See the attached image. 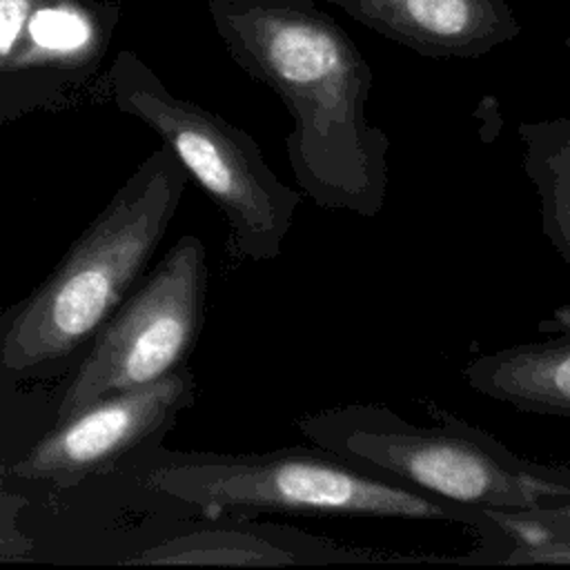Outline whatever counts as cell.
I'll return each mask as SVG.
<instances>
[{
  "mask_svg": "<svg viewBox=\"0 0 570 570\" xmlns=\"http://www.w3.org/2000/svg\"><path fill=\"white\" fill-rule=\"evenodd\" d=\"M234 62L269 87L292 116L287 163L321 209L363 218L387 196L390 138L367 120L372 67L314 0H209Z\"/></svg>",
  "mask_w": 570,
  "mask_h": 570,
  "instance_id": "cell-1",
  "label": "cell"
},
{
  "mask_svg": "<svg viewBox=\"0 0 570 570\" xmlns=\"http://www.w3.org/2000/svg\"><path fill=\"white\" fill-rule=\"evenodd\" d=\"M140 483L205 517H374L452 523L479 539V563H501L503 530L485 510L407 488L309 441L256 454H176Z\"/></svg>",
  "mask_w": 570,
  "mask_h": 570,
  "instance_id": "cell-2",
  "label": "cell"
},
{
  "mask_svg": "<svg viewBox=\"0 0 570 570\" xmlns=\"http://www.w3.org/2000/svg\"><path fill=\"white\" fill-rule=\"evenodd\" d=\"M185 183L187 171L165 145L138 167L11 316L0 336L4 372H36L96 336L163 240Z\"/></svg>",
  "mask_w": 570,
  "mask_h": 570,
  "instance_id": "cell-3",
  "label": "cell"
},
{
  "mask_svg": "<svg viewBox=\"0 0 570 570\" xmlns=\"http://www.w3.org/2000/svg\"><path fill=\"white\" fill-rule=\"evenodd\" d=\"M416 425L387 405L350 403L296 419L298 432L407 488L476 510L570 508V470L525 461L445 410Z\"/></svg>",
  "mask_w": 570,
  "mask_h": 570,
  "instance_id": "cell-4",
  "label": "cell"
},
{
  "mask_svg": "<svg viewBox=\"0 0 570 570\" xmlns=\"http://www.w3.org/2000/svg\"><path fill=\"white\" fill-rule=\"evenodd\" d=\"M109 85L116 105L149 125L223 212L234 254L276 258L301 194L272 171L258 142L218 114L169 94L131 51L116 56Z\"/></svg>",
  "mask_w": 570,
  "mask_h": 570,
  "instance_id": "cell-5",
  "label": "cell"
},
{
  "mask_svg": "<svg viewBox=\"0 0 570 570\" xmlns=\"http://www.w3.org/2000/svg\"><path fill=\"white\" fill-rule=\"evenodd\" d=\"M205 294V245L183 236L96 332L89 356L62 394L56 423L178 370L200 332Z\"/></svg>",
  "mask_w": 570,
  "mask_h": 570,
  "instance_id": "cell-6",
  "label": "cell"
},
{
  "mask_svg": "<svg viewBox=\"0 0 570 570\" xmlns=\"http://www.w3.org/2000/svg\"><path fill=\"white\" fill-rule=\"evenodd\" d=\"M194 396V376L183 365L149 385L105 396L56 423L13 465V474L24 481L78 483L163 434Z\"/></svg>",
  "mask_w": 570,
  "mask_h": 570,
  "instance_id": "cell-7",
  "label": "cell"
},
{
  "mask_svg": "<svg viewBox=\"0 0 570 570\" xmlns=\"http://www.w3.org/2000/svg\"><path fill=\"white\" fill-rule=\"evenodd\" d=\"M356 22L428 58H479L514 40L505 0H327Z\"/></svg>",
  "mask_w": 570,
  "mask_h": 570,
  "instance_id": "cell-8",
  "label": "cell"
},
{
  "mask_svg": "<svg viewBox=\"0 0 570 570\" xmlns=\"http://www.w3.org/2000/svg\"><path fill=\"white\" fill-rule=\"evenodd\" d=\"M430 561L428 557L383 554L379 550L343 546L287 525L209 528L171 537L129 563L145 566H229V568H289L323 563H387Z\"/></svg>",
  "mask_w": 570,
  "mask_h": 570,
  "instance_id": "cell-9",
  "label": "cell"
},
{
  "mask_svg": "<svg viewBox=\"0 0 570 570\" xmlns=\"http://www.w3.org/2000/svg\"><path fill=\"white\" fill-rule=\"evenodd\" d=\"M468 385L519 412L570 416V336L517 343L463 367Z\"/></svg>",
  "mask_w": 570,
  "mask_h": 570,
  "instance_id": "cell-10",
  "label": "cell"
},
{
  "mask_svg": "<svg viewBox=\"0 0 570 570\" xmlns=\"http://www.w3.org/2000/svg\"><path fill=\"white\" fill-rule=\"evenodd\" d=\"M543 236L570 265V116L517 125Z\"/></svg>",
  "mask_w": 570,
  "mask_h": 570,
  "instance_id": "cell-11",
  "label": "cell"
},
{
  "mask_svg": "<svg viewBox=\"0 0 570 570\" xmlns=\"http://www.w3.org/2000/svg\"><path fill=\"white\" fill-rule=\"evenodd\" d=\"M27 36L31 51L24 58L71 62L91 53L98 42V27L78 0H38L27 20Z\"/></svg>",
  "mask_w": 570,
  "mask_h": 570,
  "instance_id": "cell-12",
  "label": "cell"
},
{
  "mask_svg": "<svg viewBox=\"0 0 570 570\" xmlns=\"http://www.w3.org/2000/svg\"><path fill=\"white\" fill-rule=\"evenodd\" d=\"M38 0H0V62L11 60Z\"/></svg>",
  "mask_w": 570,
  "mask_h": 570,
  "instance_id": "cell-13",
  "label": "cell"
},
{
  "mask_svg": "<svg viewBox=\"0 0 570 570\" xmlns=\"http://www.w3.org/2000/svg\"><path fill=\"white\" fill-rule=\"evenodd\" d=\"M0 463H2V459H0Z\"/></svg>",
  "mask_w": 570,
  "mask_h": 570,
  "instance_id": "cell-14",
  "label": "cell"
}]
</instances>
